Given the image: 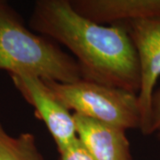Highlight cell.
<instances>
[{"instance_id": "4", "label": "cell", "mask_w": 160, "mask_h": 160, "mask_svg": "<svg viewBox=\"0 0 160 160\" xmlns=\"http://www.w3.org/2000/svg\"><path fill=\"white\" fill-rule=\"evenodd\" d=\"M13 86L34 109L36 118L44 123L57 150L78 140L73 114L39 78L10 75Z\"/></svg>"}, {"instance_id": "3", "label": "cell", "mask_w": 160, "mask_h": 160, "mask_svg": "<svg viewBox=\"0 0 160 160\" xmlns=\"http://www.w3.org/2000/svg\"><path fill=\"white\" fill-rule=\"evenodd\" d=\"M43 80L74 113L125 130L141 127L142 115L137 93L85 79L69 84Z\"/></svg>"}, {"instance_id": "8", "label": "cell", "mask_w": 160, "mask_h": 160, "mask_svg": "<svg viewBox=\"0 0 160 160\" xmlns=\"http://www.w3.org/2000/svg\"><path fill=\"white\" fill-rule=\"evenodd\" d=\"M0 160H44L31 132L11 136L0 122Z\"/></svg>"}, {"instance_id": "9", "label": "cell", "mask_w": 160, "mask_h": 160, "mask_svg": "<svg viewBox=\"0 0 160 160\" xmlns=\"http://www.w3.org/2000/svg\"><path fill=\"white\" fill-rule=\"evenodd\" d=\"M58 152L60 160H94L78 139Z\"/></svg>"}, {"instance_id": "10", "label": "cell", "mask_w": 160, "mask_h": 160, "mask_svg": "<svg viewBox=\"0 0 160 160\" xmlns=\"http://www.w3.org/2000/svg\"><path fill=\"white\" fill-rule=\"evenodd\" d=\"M150 134H155L160 139V88L155 90L150 116Z\"/></svg>"}, {"instance_id": "2", "label": "cell", "mask_w": 160, "mask_h": 160, "mask_svg": "<svg viewBox=\"0 0 160 160\" xmlns=\"http://www.w3.org/2000/svg\"><path fill=\"white\" fill-rule=\"evenodd\" d=\"M0 69L63 84L82 79L79 65L51 39L30 31L11 6L0 1Z\"/></svg>"}, {"instance_id": "7", "label": "cell", "mask_w": 160, "mask_h": 160, "mask_svg": "<svg viewBox=\"0 0 160 160\" xmlns=\"http://www.w3.org/2000/svg\"><path fill=\"white\" fill-rule=\"evenodd\" d=\"M76 11L103 25L160 19V0H69Z\"/></svg>"}, {"instance_id": "6", "label": "cell", "mask_w": 160, "mask_h": 160, "mask_svg": "<svg viewBox=\"0 0 160 160\" xmlns=\"http://www.w3.org/2000/svg\"><path fill=\"white\" fill-rule=\"evenodd\" d=\"M77 136L94 160H132L126 130L73 113Z\"/></svg>"}, {"instance_id": "1", "label": "cell", "mask_w": 160, "mask_h": 160, "mask_svg": "<svg viewBox=\"0 0 160 160\" xmlns=\"http://www.w3.org/2000/svg\"><path fill=\"white\" fill-rule=\"evenodd\" d=\"M29 27L68 48L79 65L82 79L139 92L137 53L125 27L92 22L69 0H38Z\"/></svg>"}, {"instance_id": "5", "label": "cell", "mask_w": 160, "mask_h": 160, "mask_svg": "<svg viewBox=\"0 0 160 160\" xmlns=\"http://www.w3.org/2000/svg\"><path fill=\"white\" fill-rule=\"evenodd\" d=\"M125 27L137 53L141 86L138 100L142 115L141 131L150 134L151 103L160 78V19L143 20L121 24Z\"/></svg>"}]
</instances>
